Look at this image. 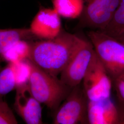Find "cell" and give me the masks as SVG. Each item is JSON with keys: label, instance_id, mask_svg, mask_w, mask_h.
I'll return each instance as SVG.
<instances>
[{"label": "cell", "instance_id": "cell-1", "mask_svg": "<svg viewBox=\"0 0 124 124\" xmlns=\"http://www.w3.org/2000/svg\"><path fill=\"white\" fill-rule=\"evenodd\" d=\"M82 39L76 34L62 30L53 39L31 43L28 59L43 70L57 76L71 60Z\"/></svg>", "mask_w": 124, "mask_h": 124}, {"label": "cell", "instance_id": "cell-2", "mask_svg": "<svg viewBox=\"0 0 124 124\" xmlns=\"http://www.w3.org/2000/svg\"><path fill=\"white\" fill-rule=\"evenodd\" d=\"M29 60L31 73L28 85L31 93L40 103L52 110H57L72 88Z\"/></svg>", "mask_w": 124, "mask_h": 124}, {"label": "cell", "instance_id": "cell-3", "mask_svg": "<svg viewBox=\"0 0 124 124\" xmlns=\"http://www.w3.org/2000/svg\"><path fill=\"white\" fill-rule=\"evenodd\" d=\"M95 53L112 79L124 73V44L99 31L87 33Z\"/></svg>", "mask_w": 124, "mask_h": 124}, {"label": "cell", "instance_id": "cell-4", "mask_svg": "<svg viewBox=\"0 0 124 124\" xmlns=\"http://www.w3.org/2000/svg\"><path fill=\"white\" fill-rule=\"evenodd\" d=\"M63 101L57 109L53 124H89L88 99L81 83L72 88Z\"/></svg>", "mask_w": 124, "mask_h": 124}, {"label": "cell", "instance_id": "cell-5", "mask_svg": "<svg viewBox=\"0 0 124 124\" xmlns=\"http://www.w3.org/2000/svg\"><path fill=\"white\" fill-rule=\"evenodd\" d=\"M82 82L89 101L98 102L111 98L112 79L96 53Z\"/></svg>", "mask_w": 124, "mask_h": 124}, {"label": "cell", "instance_id": "cell-6", "mask_svg": "<svg viewBox=\"0 0 124 124\" xmlns=\"http://www.w3.org/2000/svg\"><path fill=\"white\" fill-rule=\"evenodd\" d=\"M121 0H84L78 28L103 31L110 22Z\"/></svg>", "mask_w": 124, "mask_h": 124}, {"label": "cell", "instance_id": "cell-7", "mask_svg": "<svg viewBox=\"0 0 124 124\" xmlns=\"http://www.w3.org/2000/svg\"><path fill=\"white\" fill-rule=\"evenodd\" d=\"M95 54L91 41L82 37L79 48L60 73V79L71 88L80 84Z\"/></svg>", "mask_w": 124, "mask_h": 124}, {"label": "cell", "instance_id": "cell-8", "mask_svg": "<svg viewBox=\"0 0 124 124\" xmlns=\"http://www.w3.org/2000/svg\"><path fill=\"white\" fill-rule=\"evenodd\" d=\"M29 29L36 38L52 39L62 31L61 17L53 8H41L33 18Z\"/></svg>", "mask_w": 124, "mask_h": 124}, {"label": "cell", "instance_id": "cell-9", "mask_svg": "<svg viewBox=\"0 0 124 124\" xmlns=\"http://www.w3.org/2000/svg\"><path fill=\"white\" fill-rule=\"evenodd\" d=\"M15 111L28 124L42 123L40 103L31 93L28 84L16 88Z\"/></svg>", "mask_w": 124, "mask_h": 124}, {"label": "cell", "instance_id": "cell-10", "mask_svg": "<svg viewBox=\"0 0 124 124\" xmlns=\"http://www.w3.org/2000/svg\"><path fill=\"white\" fill-rule=\"evenodd\" d=\"M89 124H119L118 108L111 98L88 104Z\"/></svg>", "mask_w": 124, "mask_h": 124}, {"label": "cell", "instance_id": "cell-11", "mask_svg": "<svg viewBox=\"0 0 124 124\" xmlns=\"http://www.w3.org/2000/svg\"><path fill=\"white\" fill-rule=\"evenodd\" d=\"M35 38L29 28L0 29V56L18 40Z\"/></svg>", "mask_w": 124, "mask_h": 124}, {"label": "cell", "instance_id": "cell-12", "mask_svg": "<svg viewBox=\"0 0 124 124\" xmlns=\"http://www.w3.org/2000/svg\"><path fill=\"white\" fill-rule=\"evenodd\" d=\"M53 8L61 17L69 19L79 18L84 7V0H53Z\"/></svg>", "mask_w": 124, "mask_h": 124}, {"label": "cell", "instance_id": "cell-13", "mask_svg": "<svg viewBox=\"0 0 124 124\" xmlns=\"http://www.w3.org/2000/svg\"><path fill=\"white\" fill-rule=\"evenodd\" d=\"M31 42L27 40H19L12 45L1 56L8 62H18L29 58Z\"/></svg>", "mask_w": 124, "mask_h": 124}, {"label": "cell", "instance_id": "cell-14", "mask_svg": "<svg viewBox=\"0 0 124 124\" xmlns=\"http://www.w3.org/2000/svg\"><path fill=\"white\" fill-rule=\"evenodd\" d=\"M117 38L124 33V0H121L111 21L106 28L101 31Z\"/></svg>", "mask_w": 124, "mask_h": 124}, {"label": "cell", "instance_id": "cell-15", "mask_svg": "<svg viewBox=\"0 0 124 124\" xmlns=\"http://www.w3.org/2000/svg\"><path fill=\"white\" fill-rule=\"evenodd\" d=\"M16 88V80L13 63L8 62L0 68V98Z\"/></svg>", "mask_w": 124, "mask_h": 124}, {"label": "cell", "instance_id": "cell-16", "mask_svg": "<svg viewBox=\"0 0 124 124\" xmlns=\"http://www.w3.org/2000/svg\"><path fill=\"white\" fill-rule=\"evenodd\" d=\"M12 63L15 77L16 88L28 84L31 73V67L29 59Z\"/></svg>", "mask_w": 124, "mask_h": 124}, {"label": "cell", "instance_id": "cell-17", "mask_svg": "<svg viewBox=\"0 0 124 124\" xmlns=\"http://www.w3.org/2000/svg\"><path fill=\"white\" fill-rule=\"evenodd\" d=\"M18 124L13 110L7 102L0 98V124Z\"/></svg>", "mask_w": 124, "mask_h": 124}, {"label": "cell", "instance_id": "cell-18", "mask_svg": "<svg viewBox=\"0 0 124 124\" xmlns=\"http://www.w3.org/2000/svg\"><path fill=\"white\" fill-rule=\"evenodd\" d=\"M118 104L119 109H124V73L112 80Z\"/></svg>", "mask_w": 124, "mask_h": 124}, {"label": "cell", "instance_id": "cell-19", "mask_svg": "<svg viewBox=\"0 0 124 124\" xmlns=\"http://www.w3.org/2000/svg\"><path fill=\"white\" fill-rule=\"evenodd\" d=\"M115 38L119 40L121 42H122V43H123L124 44V33L123 34H122L121 36H119L117 38Z\"/></svg>", "mask_w": 124, "mask_h": 124}, {"label": "cell", "instance_id": "cell-20", "mask_svg": "<svg viewBox=\"0 0 124 124\" xmlns=\"http://www.w3.org/2000/svg\"><path fill=\"white\" fill-rule=\"evenodd\" d=\"M1 66H0V67H1Z\"/></svg>", "mask_w": 124, "mask_h": 124}]
</instances>
